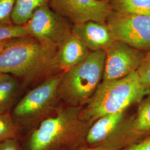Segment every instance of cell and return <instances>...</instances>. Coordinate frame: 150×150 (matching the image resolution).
I'll return each mask as SVG.
<instances>
[{"instance_id":"13","label":"cell","mask_w":150,"mask_h":150,"mask_svg":"<svg viewBox=\"0 0 150 150\" xmlns=\"http://www.w3.org/2000/svg\"><path fill=\"white\" fill-rule=\"evenodd\" d=\"M90 50L72 33L64 39L57 48V59L63 72L79 64L86 59Z\"/></svg>"},{"instance_id":"3","label":"cell","mask_w":150,"mask_h":150,"mask_svg":"<svg viewBox=\"0 0 150 150\" xmlns=\"http://www.w3.org/2000/svg\"><path fill=\"white\" fill-rule=\"evenodd\" d=\"M149 91L142 85L137 71L121 79L102 81L90 100L82 107L81 117L92 125L104 116L137 105Z\"/></svg>"},{"instance_id":"18","label":"cell","mask_w":150,"mask_h":150,"mask_svg":"<svg viewBox=\"0 0 150 150\" xmlns=\"http://www.w3.org/2000/svg\"><path fill=\"white\" fill-rule=\"evenodd\" d=\"M30 36L25 25L0 23V42L5 40Z\"/></svg>"},{"instance_id":"5","label":"cell","mask_w":150,"mask_h":150,"mask_svg":"<svg viewBox=\"0 0 150 150\" xmlns=\"http://www.w3.org/2000/svg\"><path fill=\"white\" fill-rule=\"evenodd\" d=\"M62 73L30 89L11 110L12 117L21 132H27L53 114L62 103L58 87Z\"/></svg>"},{"instance_id":"9","label":"cell","mask_w":150,"mask_h":150,"mask_svg":"<svg viewBox=\"0 0 150 150\" xmlns=\"http://www.w3.org/2000/svg\"><path fill=\"white\" fill-rule=\"evenodd\" d=\"M48 5L73 25L89 21L106 22L112 12L110 0H50Z\"/></svg>"},{"instance_id":"22","label":"cell","mask_w":150,"mask_h":150,"mask_svg":"<svg viewBox=\"0 0 150 150\" xmlns=\"http://www.w3.org/2000/svg\"><path fill=\"white\" fill-rule=\"evenodd\" d=\"M0 150H23L19 139L7 140L0 143Z\"/></svg>"},{"instance_id":"11","label":"cell","mask_w":150,"mask_h":150,"mask_svg":"<svg viewBox=\"0 0 150 150\" xmlns=\"http://www.w3.org/2000/svg\"><path fill=\"white\" fill-rule=\"evenodd\" d=\"M72 33L90 52L106 51L115 41L106 22L89 21L74 25Z\"/></svg>"},{"instance_id":"4","label":"cell","mask_w":150,"mask_h":150,"mask_svg":"<svg viewBox=\"0 0 150 150\" xmlns=\"http://www.w3.org/2000/svg\"><path fill=\"white\" fill-rule=\"evenodd\" d=\"M105 51L90 52L79 64L63 72L58 87L59 100L66 105L83 107L103 80Z\"/></svg>"},{"instance_id":"20","label":"cell","mask_w":150,"mask_h":150,"mask_svg":"<svg viewBox=\"0 0 150 150\" xmlns=\"http://www.w3.org/2000/svg\"><path fill=\"white\" fill-rule=\"evenodd\" d=\"M16 0H0V23H12V16Z\"/></svg>"},{"instance_id":"16","label":"cell","mask_w":150,"mask_h":150,"mask_svg":"<svg viewBox=\"0 0 150 150\" xmlns=\"http://www.w3.org/2000/svg\"><path fill=\"white\" fill-rule=\"evenodd\" d=\"M112 11L150 16V0H110Z\"/></svg>"},{"instance_id":"7","label":"cell","mask_w":150,"mask_h":150,"mask_svg":"<svg viewBox=\"0 0 150 150\" xmlns=\"http://www.w3.org/2000/svg\"><path fill=\"white\" fill-rule=\"evenodd\" d=\"M106 23L115 41L145 52L150 50V16L112 11Z\"/></svg>"},{"instance_id":"14","label":"cell","mask_w":150,"mask_h":150,"mask_svg":"<svg viewBox=\"0 0 150 150\" xmlns=\"http://www.w3.org/2000/svg\"><path fill=\"white\" fill-rule=\"evenodd\" d=\"M22 88L20 81L12 76L0 83V113L11 112Z\"/></svg>"},{"instance_id":"12","label":"cell","mask_w":150,"mask_h":150,"mask_svg":"<svg viewBox=\"0 0 150 150\" xmlns=\"http://www.w3.org/2000/svg\"><path fill=\"white\" fill-rule=\"evenodd\" d=\"M127 114V110L107 115L97 120L88 129L84 145L90 147H96L105 144Z\"/></svg>"},{"instance_id":"24","label":"cell","mask_w":150,"mask_h":150,"mask_svg":"<svg viewBox=\"0 0 150 150\" xmlns=\"http://www.w3.org/2000/svg\"><path fill=\"white\" fill-rule=\"evenodd\" d=\"M14 39V38H13ZM12 39L5 40L0 42V54L3 51V50L6 48V47L8 45V44L10 43Z\"/></svg>"},{"instance_id":"6","label":"cell","mask_w":150,"mask_h":150,"mask_svg":"<svg viewBox=\"0 0 150 150\" xmlns=\"http://www.w3.org/2000/svg\"><path fill=\"white\" fill-rule=\"evenodd\" d=\"M150 136V90L137 105L134 112L127 114L111 138L100 147L121 150Z\"/></svg>"},{"instance_id":"2","label":"cell","mask_w":150,"mask_h":150,"mask_svg":"<svg viewBox=\"0 0 150 150\" xmlns=\"http://www.w3.org/2000/svg\"><path fill=\"white\" fill-rule=\"evenodd\" d=\"M81 108L61 103L53 114L19 139L23 150H75L84 145L91 125L81 118Z\"/></svg>"},{"instance_id":"10","label":"cell","mask_w":150,"mask_h":150,"mask_svg":"<svg viewBox=\"0 0 150 150\" xmlns=\"http://www.w3.org/2000/svg\"><path fill=\"white\" fill-rule=\"evenodd\" d=\"M145 55L144 51L115 41L105 51L102 81L121 79L137 71Z\"/></svg>"},{"instance_id":"21","label":"cell","mask_w":150,"mask_h":150,"mask_svg":"<svg viewBox=\"0 0 150 150\" xmlns=\"http://www.w3.org/2000/svg\"><path fill=\"white\" fill-rule=\"evenodd\" d=\"M121 150H150V136L137 142L129 145Z\"/></svg>"},{"instance_id":"19","label":"cell","mask_w":150,"mask_h":150,"mask_svg":"<svg viewBox=\"0 0 150 150\" xmlns=\"http://www.w3.org/2000/svg\"><path fill=\"white\" fill-rule=\"evenodd\" d=\"M137 72L142 85L146 90H150V50L145 52V57Z\"/></svg>"},{"instance_id":"25","label":"cell","mask_w":150,"mask_h":150,"mask_svg":"<svg viewBox=\"0 0 150 150\" xmlns=\"http://www.w3.org/2000/svg\"><path fill=\"white\" fill-rule=\"evenodd\" d=\"M11 76V75H8V74L0 72V83L6 80L8 78H10Z\"/></svg>"},{"instance_id":"15","label":"cell","mask_w":150,"mask_h":150,"mask_svg":"<svg viewBox=\"0 0 150 150\" xmlns=\"http://www.w3.org/2000/svg\"><path fill=\"white\" fill-rule=\"evenodd\" d=\"M50 0H16L15 6L12 16L14 25H25L38 8L49 5Z\"/></svg>"},{"instance_id":"8","label":"cell","mask_w":150,"mask_h":150,"mask_svg":"<svg viewBox=\"0 0 150 150\" xmlns=\"http://www.w3.org/2000/svg\"><path fill=\"white\" fill-rule=\"evenodd\" d=\"M25 26L30 36L43 45L57 47L72 33L73 25L47 5L35 11Z\"/></svg>"},{"instance_id":"17","label":"cell","mask_w":150,"mask_h":150,"mask_svg":"<svg viewBox=\"0 0 150 150\" xmlns=\"http://www.w3.org/2000/svg\"><path fill=\"white\" fill-rule=\"evenodd\" d=\"M21 136L11 112L0 113V143L10 139H20Z\"/></svg>"},{"instance_id":"1","label":"cell","mask_w":150,"mask_h":150,"mask_svg":"<svg viewBox=\"0 0 150 150\" xmlns=\"http://www.w3.org/2000/svg\"><path fill=\"white\" fill-rule=\"evenodd\" d=\"M56 47L31 36L12 39L0 54V72L15 77L23 88H33L64 72L57 59Z\"/></svg>"},{"instance_id":"23","label":"cell","mask_w":150,"mask_h":150,"mask_svg":"<svg viewBox=\"0 0 150 150\" xmlns=\"http://www.w3.org/2000/svg\"><path fill=\"white\" fill-rule=\"evenodd\" d=\"M75 150H107L104 149L100 147H87L85 145H82L80 147H78L77 149H75Z\"/></svg>"}]
</instances>
